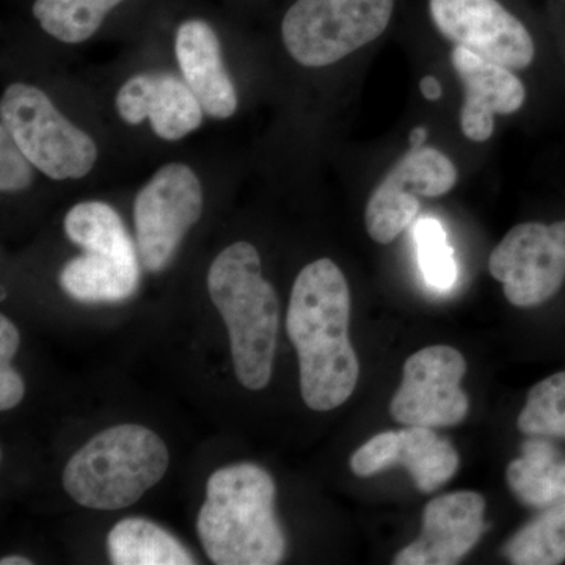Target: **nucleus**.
I'll use <instances>...</instances> for the list:
<instances>
[{
    "mask_svg": "<svg viewBox=\"0 0 565 565\" xmlns=\"http://www.w3.org/2000/svg\"><path fill=\"white\" fill-rule=\"evenodd\" d=\"M349 321L351 291L343 270L329 258L305 266L294 281L286 333L299 356L300 393L311 411L341 407L359 384Z\"/></svg>",
    "mask_w": 565,
    "mask_h": 565,
    "instance_id": "nucleus-1",
    "label": "nucleus"
},
{
    "mask_svg": "<svg viewBox=\"0 0 565 565\" xmlns=\"http://www.w3.org/2000/svg\"><path fill=\"white\" fill-rule=\"evenodd\" d=\"M275 494L273 476L256 463L228 465L210 476L196 531L212 563H281L286 539L275 515Z\"/></svg>",
    "mask_w": 565,
    "mask_h": 565,
    "instance_id": "nucleus-2",
    "label": "nucleus"
},
{
    "mask_svg": "<svg viewBox=\"0 0 565 565\" xmlns=\"http://www.w3.org/2000/svg\"><path fill=\"white\" fill-rule=\"evenodd\" d=\"M207 292L228 329L237 381L250 392L266 388L273 379L280 302L263 277L255 245L237 241L223 248L207 273Z\"/></svg>",
    "mask_w": 565,
    "mask_h": 565,
    "instance_id": "nucleus-3",
    "label": "nucleus"
},
{
    "mask_svg": "<svg viewBox=\"0 0 565 565\" xmlns=\"http://www.w3.org/2000/svg\"><path fill=\"white\" fill-rule=\"evenodd\" d=\"M169 465V448L158 434L139 424H118L71 457L63 487L84 508L118 511L159 484Z\"/></svg>",
    "mask_w": 565,
    "mask_h": 565,
    "instance_id": "nucleus-4",
    "label": "nucleus"
},
{
    "mask_svg": "<svg viewBox=\"0 0 565 565\" xmlns=\"http://www.w3.org/2000/svg\"><path fill=\"white\" fill-rule=\"evenodd\" d=\"M65 233L84 255L63 266L61 286L84 303H117L131 299L140 286V255L120 214L104 202L74 204Z\"/></svg>",
    "mask_w": 565,
    "mask_h": 565,
    "instance_id": "nucleus-5",
    "label": "nucleus"
},
{
    "mask_svg": "<svg viewBox=\"0 0 565 565\" xmlns=\"http://www.w3.org/2000/svg\"><path fill=\"white\" fill-rule=\"evenodd\" d=\"M0 125L22 152L54 181L82 180L98 161L90 134L70 121L35 85L14 82L0 102Z\"/></svg>",
    "mask_w": 565,
    "mask_h": 565,
    "instance_id": "nucleus-6",
    "label": "nucleus"
},
{
    "mask_svg": "<svg viewBox=\"0 0 565 565\" xmlns=\"http://www.w3.org/2000/svg\"><path fill=\"white\" fill-rule=\"evenodd\" d=\"M394 0H296L281 22L289 55L307 68L343 61L388 28Z\"/></svg>",
    "mask_w": 565,
    "mask_h": 565,
    "instance_id": "nucleus-7",
    "label": "nucleus"
},
{
    "mask_svg": "<svg viewBox=\"0 0 565 565\" xmlns=\"http://www.w3.org/2000/svg\"><path fill=\"white\" fill-rule=\"evenodd\" d=\"M203 207L202 181L188 163H166L152 174L134 202L137 250L148 273H162L172 263Z\"/></svg>",
    "mask_w": 565,
    "mask_h": 565,
    "instance_id": "nucleus-8",
    "label": "nucleus"
},
{
    "mask_svg": "<svg viewBox=\"0 0 565 565\" xmlns=\"http://www.w3.org/2000/svg\"><path fill=\"white\" fill-rule=\"evenodd\" d=\"M494 280L514 307L533 308L552 299L565 280V221L520 223L509 230L489 259Z\"/></svg>",
    "mask_w": 565,
    "mask_h": 565,
    "instance_id": "nucleus-9",
    "label": "nucleus"
},
{
    "mask_svg": "<svg viewBox=\"0 0 565 565\" xmlns=\"http://www.w3.org/2000/svg\"><path fill=\"white\" fill-rule=\"evenodd\" d=\"M459 173L444 152L411 148L379 182L367 200L364 223L374 243L392 244L418 215L419 199H437L455 189Z\"/></svg>",
    "mask_w": 565,
    "mask_h": 565,
    "instance_id": "nucleus-10",
    "label": "nucleus"
},
{
    "mask_svg": "<svg viewBox=\"0 0 565 565\" xmlns=\"http://www.w3.org/2000/svg\"><path fill=\"white\" fill-rule=\"evenodd\" d=\"M467 362L449 345H429L408 356L390 414L404 426L448 427L463 422L470 408L462 379Z\"/></svg>",
    "mask_w": 565,
    "mask_h": 565,
    "instance_id": "nucleus-11",
    "label": "nucleus"
},
{
    "mask_svg": "<svg viewBox=\"0 0 565 565\" xmlns=\"http://www.w3.org/2000/svg\"><path fill=\"white\" fill-rule=\"evenodd\" d=\"M429 9L435 28L456 46L512 71L533 63V36L498 0H430Z\"/></svg>",
    "mask_w": 565,
    "mask_h": 565,
    "instance_id": "nucleus-12",
    "label": "nucleus"
},
{
    "mask_svg": "<svg viewBox=\"0 0 565 565\" xmlns=\"http://www.w3.org/2000/svg\"><path fill=\"white\" fill-rule=\"evenodd\" d=\"M459 460L455 446L433 427L408 426L377 434L360 446L351 457V470L360 478H370L401 465L419 492L433 493L456 475Z\"/></svg>",
    "mask_w": 565,
    "mask_h": 565,
    "instance_id": "nucleus-13",
    "label": "nucleus"
},
{
    "mask_svg": "<svg viewBox=\"0 0 565 565\" xmlns=\"http://www.w3.org/2000/svg\"><path fill=\"white\" fill-rule=\"evenodd\" d=\"M115 109L128 125L150 121L152 132L166 141L195 132L206 115L188 82L169 71L134 74L117 92Z\"/></svg>",
    "mask_w": 565,
    "mask_h": 565,
    "instance_id": "nucleus-14",
    "label": "nucleus"
},
{
    "mask_svg": "<svg viewBox=\"0 0 565 565\" xmlns=\"http://www.w3.org/2000/svg\"><path fill=\"white\" fill-rule=\"evenodd\" d=\"M486 500L476 492L435 498L424 508L419 537L394 556V565H455L484 534Z\"/></svg>",
    "mask_w": 565,
    "mask_h": 565,
    "instance_id": "nucleus-15",
    "label": "nucleus"
},
{
    "mask_svg": "<svg viewBox=\"0 0 565 565\" xmlns=\"http://www.w3.org/2000/svg\"><path fill=\"white\" fill-rule=\"evenodd\" d=\"M452 68L463 87L460 129L468 140L482 143L494 132V115H511L522 109L526 88L512 70L455 46Z\"/></svg>",
    "mask_w": 565,
    "mask_h": 565,
    "instance_id": "nucleus-16",
    "label": "nucleus"
},
{
    "mask_svg": "<svg viewBox=\"0 0 565 565\" xmlns=\"http://www.w3.org/2000/svg\"><path fill=\"white\" fill-rule=\"evenodd\" d=\"M174 54L182 73L204 114L214 120H228L237 110L236 87L223 63L221 40L210 22H182L174 39Z\"/></svg>",
    "mask_w": 565,
    "mask_h": 565,
    "instance_id": "nucleus-17",
    "label": "nucleus"
},
{
    "mask_svg": "<svg viewBox=\"0 0 565 565\" xmlns=\"http://www.w3.org/2000/svg\"><path fill=\"white\" fill-rule=\"evenodd\" d=\"M508 486L520 503L546 509L565 500V460L553 445L534 437L523 445V456L508 467Z\"/></svg>",
    "mask_w": 565,
    "mask_h": 565,
    "instance_id": "nucleus-18",
    "label": "nucleus"
},
{
    "mask_svg": "<svg viewBox=\"0 0 565 565\" xmlns=\"http://www.w3.org/2000/svg\"><path fill=\"white\" fill-rule=\"evenodd\" d=\"M115 565H193L195 557L169 531L147 519H122L107 535Z\"/></svg>",
    "mask_w": 565,
    "mask_h": 565,
    "instance_id": "nucleus-19",
    "label": "nucleus"
},
{
    "mask_svg": "<svg viewBox=\"0 0 565 565\" xmlns=\"http://www.w3.org/2000/svg\"><path fill=\"white\" fill-rule=\"evenodd\" d=\"M125 0H35L33 18L41 29L65 44L90 40L107 14Z\"/></svg>",
    "mask_w": 565,
    "mask_h": 565,
    "instance_id": "nucleus-20",
    "label": "nucleus"
},
{
    "mask_svg": "<svg viewBox=\"0 0 565 565\" xmlns=\"http://www.w3.org/2000/svg\"><path fill=\"white\" fill-rule=\"evenodd\" d=\"M503 553L515 565L565 563V500L531 520L505 544Z\"/></svg>",
    "mask_w": 565,
    "mask_h": 565,
    "instance_id": "nucleus-21",
    "label": "nucleus"
},
{
    "mask_svg": "<svg viewBox=\"0 0 565 565\" xmlns=\"http://www.w3.org/2000/svg\"><path fill=\"white\" fill-rule=\"evenodd\" d=\"M516 424L530 437L565 438V371L531 388Z\"/></svg>",
    "mask_w": 565,
    "mask_h": 565,
    "instance_id": "nucleus-22",
    "label": "nucleus"
},
{
    "mask_svg": "<svg viewBox=\"0 0 565 565\" xmlns=\"http://www.w3.org/2000/svg\"><path fill=\"white\" fill-rule=\"evenodd\" d=\"M415 237L424 280L441 291L451 288L456 282L457 267L444 226L435 218H424L416 225Z\"/></svg>",
    "mask_w": 565,
    "mask_h": 565,
    "instance_id": "nucleus-23",
    "label": "nucleus"
},
{
    "mask_svg": "<svg viewBox=\"0 0 565 565\" xmlns=\"http://www.w3.org/2000/svg\"><path fill=\"white\" fill-rule=\"evenodd\" d=\"M35 181V166L22 152L9 129L0 125V191L22 192Z\"/></svg>",
    "mask_w": 565,
    "mask_h": 565,
    "instance_id": "nucleus-24",
    "label": "nucleus"
},
{
    "mask_svg": "<svg viewBox=\"0 0 565 565\" xmlns=\"http://www.w3.org/2000/svg\"><path fill=\"white\" fill-rule=\"evenodd\" d=\"M25 385L10 364H0V411H11L24 399Z\"/></svg>",
    "mask_w": 565,
    "mask_h": 565,
    "instance_id": "nucleus-25",
    "label": "nucleus"
},
{
    "mask_svg": "<svg viewBox=\"0 0 565 565\" xmlns=\"http://www.w3.org/2000/svg\"><path fill=\"white\" fill-rule=\"evenodd\" d=\"M21 344V334L14 323L0 316V364H10Z\"/></svg>",
    "mask_w": 565,
    "mask_h": 565,
    "instance_id": "nucleus-26",
    "label": "nucleus"
},
{
    "mask_svg": "<svg viewBox=\"0 0 565 565\" xmlns=\"http://www.w3.org/2000/svg\"><path fill=\"white\" fill-rule=\"evenodd\" d=\"M419 87H422L424 98L429 99V102H437V99H440L441 95H444V88H441L440 82L433 76L424 77Z\"/></svg>",
    "mask_w": 565,
    "mask_h": 565,
    "instance_id": "nucleus-27",
    "label": "nucleus"
},
{
    "mask_svg": "<svg viewBox=\"0 0 565 565\" xmlns=\"http://www.w3.org/2000/svg\"><path fill=\"white\" fill-rule=\"evenodd\" d=\"M427 139L426 128H416L414 132L411 134V148H422L424 147V141Z\"/></svg>",
    "mask_w": 565,
    "mask_h": 565,
    "instance_id": "nucleus-28",
    "label": "nucleus"
},
{
    "mask_svg": "<svg viewBox=\"0 0 565 565\" xmlns=\"http://www.w3.org/2000/svg\"><path fill=\"white\" fill-rule=\"evenodd\" d=\"M2 565H32V561L24 556H7L0 561Z\"/></svg>",
    "mask_w": 565,
    "mask_h": 565,
    "instance_id": "nucleus-29",
    "label": "nucleus"
}]
</instances>
